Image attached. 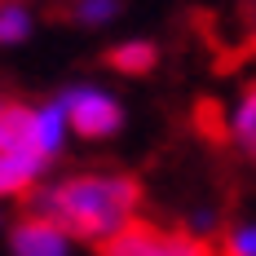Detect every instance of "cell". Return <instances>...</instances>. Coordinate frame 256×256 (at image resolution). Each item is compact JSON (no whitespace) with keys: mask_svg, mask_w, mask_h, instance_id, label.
Listing matches in <instances>:
<instances>
[{"mask_svg":"<svg viewBox=\"0 0 256 256\" xmlns=\"http://www.w3.org/2000/svg\"><path fill=\"white\" fill-rule=\"evenodd\" d=\"M234 132L248 142V150L256 154V84L243 93V102H238V110H234Z\"/></svg>","mask_w":256,"mask_h":256,"instance_id":"cell-10","label":"cell"},{"mask_svg":"<svg viewBox=\"0 0 256 256\" xmlns=\"http://www.w3.org/2000/svg\"><path fill=\"white\" fill-rule=\"evenodd\" d=\"M26 36H31V14H26L22 4L4 0L0 4V44H22Z\"/></svg>","mask_w":256,"mask_h":256,"instance_id":"cell-9","label":"cell"},{"mask_svg":"<svg viewBox=\"0 0 256 256\" xmlns=\"http://www.w3.org/2000/svg\"><path fill=\"white\" fill-rule=\"evenodd\" d=\"M62 120L66 128H76L80 137H110L115 128L124 124V110L120 102L102 93V88H71V93H62Z\"/></svg>","mask_w":256,"mask_h":256,"instance_id":"cell-3","label":"cell"},{"mask_svg":"<svg viewBox=\"0 0 256 256\" xmlns=\"http://www.w3.org/2000/svg\"><path fill=\"white\" fill-rule=\"evenodd\" d=\"M142 204V186L132 177H71L62 186H49L31 199V216L49 221L66 238H110L132 221Z\"/></svg>","mask_w":256,"mask_h":256,"instance_id":"cell-1","label":"cell"},{"mask_svg":"<svg viewBox=\"0 0 256 256\" xmlns=\"http://www.w3.org/2000/svg\"><path fill=\"white\" fill-rule=\"evenodd\" d=\"M106 62H110L115 71H124V76H146V71H154L159 53H154V44H146V40H128V44H115V49L106 53Z\"/></svg>","mask_w":256,"mask_h":256,"instance_id":"cell-7","label":"cell"},{"mask_svg":"<svg viewBox=\"0 0 256 256\" xmlns=\"http://www.w3.org/2000/svg\"><path fill=\"white\" fill-rule=\"evenodd\" d=\"M9 248H14V256H66L71 252V238L58 230V226L40 221V216H26V221L14 226Z\"/></svg>","mask_w":256,"mask_h":256,"instance_id":"cell-4","label":"cell"},{"mask_svg":"<svg viewBox=\"0 0 256 256\" xmlns=\"http://www.w3.org/2000/svg\"><path fill=\"white\" fill-rule=\"evenodd\" d=\"M0 154H36V106L0 102Z\"/></svg>","mask_w":256,"mask_h":256,"instance_id":"cell-5","label":"cell"},{"mask_svg":"<svg viewBox=\"0 0 256 256\" xmlns=\"http://www.w3.org/2000/svg\"><path fill=\"white\" fill-rule=\"evenodd\" d=\"M115 0H84L80 4V22H106V18H115Z\"/></svg>","mask_w":256,"mask_h":256,"instance_id":"cell-12","label":"cell"},{"mask_svg":"<svg viewBox=\"0 0 256 256\" xmlns=\"http://www.w3.org/2000/svg\"><path fill=\"white\" fill-rule=\"evenodd\" d=\"M226 256H256V226H243L226 238Z\"/></svg>","mask_w":256,"mask_h":256,"instance_id":"cell-11","label":"cell"},{"mask_svg":"<svg viewBox=\"0 0 256 256\" xmlns=\"http://www.w3.org/2000/svg\"><path fill=\"white\" fill-rule=\"evenodd\" d=\"M40 172H44V159L36 154H0V199L31 190Z\"/></svg>","mask_w":256,"mask_h":256,"instance_id":"cell-6","label":"cell"},{"mask_svg":"<svg viewBox=\"0 0 256 256\" xmlns=\"http://www.w3.org/2000/svg\"><path fill=\"white\" fill-rule=\"evenodd\" d=\"M98 256H212L204 238L186 230H159L150 221H128L124 230H115L110 238H102Z\"/></svg>","mask_w":256,"mask_h":256,"instance_id":"cell-2","label":"cell"},{"mask_svg":"<svg viewBox=\"0 0 256 256\" xmlns=\"http://www.w3.org/2000/svg\"><path fill=\"white\" fill-rule=\"evenodd\" d=\"M62 137H66V120H62V106H40L36 110V150H40V159H49V154H58V146H62Z\"/></svg>","mask_w":256,"mask_h":256,"instance_id":"cell-8","label":"cell"}]
</instances>
